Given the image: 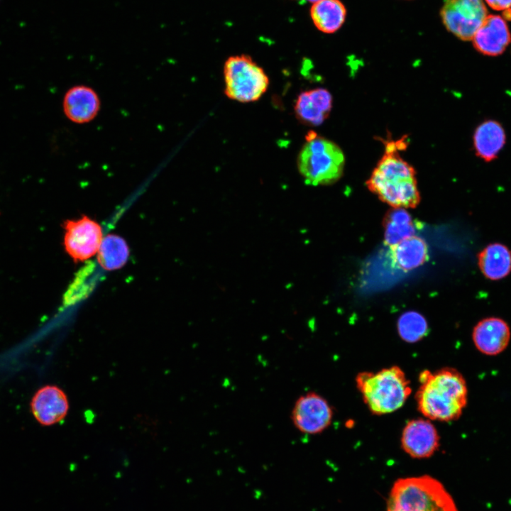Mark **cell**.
Listing matches in <instances>:
<instances>
[{
	"mask_svg": "<svg viewBox=\"0 0 511 511\" xmlns=\"http://www.w3.org/2000/svg\"><path fill=\"white\" fill-rule=\"evenodd\" d=\"M385 241L390 246L414 236L416 226L407 211L402 208H395L388 214L385 220Z\"/></svg>",
	"mask_w": 511,
	"mask_h": 511,
	"instance_id": "cell-21",
	"label": "cell"
},
{
	"mask_svg": "<svg viewBox=\"0 0 511 511\" xmlns=\"http://www.w3.org/2000/svg\"><path fill=\"white\" fill-rule=\"evenodd\" d=\"M490 7L496 11L507 10L511 7V0H485Z\"/></svg>",
	"mask_w": 511,
	"mask_h": 511,
	"instance_id": "cell-23",
	"label": "cell"
},
{
	"mask_svg": "<svg viewBox=\"0 0 511 511\" xmlns=\"http://www.w3.org/2000/svg\"><path fill=\"white\" fill-rule=\"evenodd\" d=\"M389 255L394 267L409 271L427 260L428 247L422 238L412 236L390 246Z\"/></svg>",
	"mask_w": 511,
	"mask_h": 511,
	"instance_id": "cell-16",
	"label": "cell"
},
{
	"mask_svg": "<svg viewBox=\"0 0 511 511\" xmlns=\"http://www.w3.org/2000/svg\"><path fill=\"white\" fill-rule=\"evenodd\" d=\"M346 9L340 0H319L312 4L310 18L316 28L331 34L339 30L346 18Z\"/></svg>",
	"mask_w": 511,
	"mask_h": 511,
	"instance_id": "cell-19",
	"label": "cell"
},
{
	"mask_svg": "<svg viewBox=\"0 0 511 511\" xmlns=\"http://www.w3.org/2000/svg\"><path fill=\"white\" fill-rule=\"evenodd\" d=\"M474 48L485 55L502 53L511 41L505 21L498 15L487 16L472 38Z\"/></svg>",
	"mask_w": 511,
	"mask_h": 511,
	"instance_id": "cell-14",
	"label": "cell"
},
{
	"mask_svg": "<svg viewBox=\"0 0 511 511\" xmlns=\"http://www.w3.org/2000/svg\"><path fill=\"white\" fill-rule=\"evenodd\" d=\"M356 383L369 410L378 415L400 409L412 392L404 371L396 366L375 373H360Z\"/></svg>",
	"mask_w": 511,
	"mask_h": 511,
	"instance_id": "cell-4",
	"label": "cell"
},
{
	"mask_svg": "<svg viewBox=\"0 0 511 511\" xmlns=\"http://www.w3.org/2000/svg\"><path fill=\"white\" fill-rule=\"evenodd\" d=\"M30 407L40 425L52 426L66 417L70 405L67 396L62 388L55 385H46L35 392Z\"/></svg>",
	"mask_w": 511,
	"mask_h": 511,
	"instance_id": "cell-10",
	"label": "cell"
},
{
	"mask_svg": "<svg viewBox=\"0 0 511 511\" xmlns=\"http://www.w3.org/2000/svg\"><path fill=\"white\" fill-rule=\"evenodd\" d=\"M404 141H390L367 181L368 189L394 208H414L419 202L415 171L400 155Z\"/></svg>",
	"mask_w": 511,
	"mask_h": 511,
	"instance_id": "cell-2",
	"label": "cell"
},
{
	"mask_svg": "<svg viewBox=\"0 0 511 511\" xmlns=\"http://www.w3.org/2000/svg\"><path fill=\"white\" fill-rule=\"evenodd\" d=\"M507 323L498 317H487L479 321L472 332L473 344L478 351L486 356H497L507 347L510 340Z\"/></svg>",
	"mask_w": 511,
	"mask_h": 511,
	"instance_id": "cell-13",
	"label": "cell"
},
{
	"mask_svg": "<svg viewBox=\"0 0 511 511\" xmlns=\"http://www.w3.org/2000/svg\"><path fill=\"white\" fill-rule=\"evenodd\" d=\"M416 401L419 412L429 420L450 422L458 419L467 404L468 389L456 369L446 368L422 371Z\"/></svg>",
	"mask_w": 511,
	"mask_h": 511,
	"instance_id": "cell-1",
	"label": "cell"
},
{
	"mask_svg": "<svg viewBox=\"0 0 511 511\" xmlns=\"http://www.w3.org/2000/svg\"><path fill=\"white\" fill-rule=\"evenodd\" d=\"M386 511H458L443 484L424 475L397 479L389 494Z\"/></svg>",
	"mask_w": 511,
	"mask_h": 511,
	"instance_id": "cell-3",
	"label": "cell"
},
{
	"mask_svg": "<svg viewBox=\"0 0 511 511\" xmlns=\"http://www.w3.org/2000/svg\"><path fill=\"white\" fill-rule=\"evenodd\" d=\"M333 410L328 401L317 392L300 395L290 412L294 427L300 433L316 435L326 430L331 423Z\"/></svg>",
	"mask_w": 511,
	"mask_h": 511,
	"instance_id": "cell-8",
	"label": "cell"
},
{
	"mask_svg": "<svg viewBox=\"0 0 511 511\" xmlns=\"http://www.w3.org/2000/svg\"><path fill=\"white\" fill-rule=\"evenodd\" d=\"M478 265L486 278L502 279L511 272V252L502 243H490L478 254Z\"/></svg>",
	"mask_w": 511,
	"mask_h": 511,
	"instance_id": "cell-18",
	"label": "cell"
},
{
	"mask_svg": "<svg viewBox=\"0 0 511 511\" xmlns=\"http://www.w3.org/2000/svg\"><path fill=\"white\" fill-rule=\"evenodd\" d=\"M397 330L404 341L414 343L426 336L428 324L421 314L410 311L402 314L398 319Z\"/></svg>",
	"mask_w": 511,
	"mask_h": 511,
	"instance_id": "cell-22",
	"label": "cell"
},
{
	"mask_svg": "<svg viewBox=\"0 0 511 511\" xmlns=\"http://www.w3.org/2000/svg\"><path fill=\"white\" fill-rule=\"evenodd\" d=\"M505 133L502 125L496 121L487 120L481 123L473 134V146L476 155L486 162L498 156L505 145Z\"/></svg>",
	"mask_w": 511,
	"mask_h": 511,
	"instance_id": "cell-17",
	"label": "cell"
},
{
	"mask_svg": "<svg viewBox=\"0 0 511 511\" xmlns=\"http://www.w3.org/2000/svg\"><path fill=\"white\" fill-rule=\"evenodd\" d=\"M64 246L75 261H84L97 253L103 233L101 226L87 216L64 224Z\"/></svg>",
	"mask_w": 511,
	"mask_h": 511,
	"instance_id": "cell-9",
	"label": "cell"
},
{
	"mask_svg": "<svg viewBox=\"0 0 511 511\" xmlns=\"http://www.w3.org/2000/svg\"><path fill=\"white\" fill-rule=\"evenodd\" d=\"M101 108L97 92L91 87L77 84L70 87L62 99V111L66 118L76 124L93 121Z\"/></svg>",
	"mask_w": 511,
	"mask_h": 511,
	"instance_id": "cell-11",
	"label": "cell"
},
{
	"mask_svg": "<svg viewBox=\"0 0 511 511\" xmlns=\"http://www.w3.org/2000/svg\"><path fill=\"white\" fill-rule=\"evenodd\" d=\"M297 164L306 184L325 185L341 177L345 158L336 143L309 131L298 155Z\"/></svg>",
	"mask_w": 511,
	"mask_h": 511,
	"instance_id": "cell-5",
	"label": "cell"
},
{
	"mask_svg": "<svg viewBox=\"0 0 511 511\" xmlns=\"http://www.w3.org/2000/svg\"><path fill=\"white\" fill-rule=\"evenodd\" d=\"M332 107V97L324 88H315L301 92L295 101L297 119L309 126H319L328 117Z\"/></svg>",
	"mask_w": 511,
	"mask_h": 511,
	"instance_id": "cell-15",
	"label": "cell"
},
{
	"mask_svg": "<svg viewBox=\"0 0 511 511\" xmlns=\"http://www.w3.org/2000/svg\"><path fill=\"white\" fill-rule=\"evenodd\" d=\"M440 16L450 33L470 40L485 19L487 9L483 0H444Z\"/></svg>",
	"mask_w": 511,
	"mask_h": 511,
	"instance_id": "cell-7",
	"label": "cell"
},
{
	"mask_svg": "<svg viewBox=\"0 0 511 511\" xmlns=\"http://www.w3.org/2000/svg\"><path fill=\"white\" fill-rule=\"evenodd\" d=\"M295 1L309 2V3L313 4V3L317 2V1H319V0H295Z\"/></svg>",
	"mask_w": 511,
	"mask_h": 511,
	"instance_id": "cell-24",
	"label": "cell"
},
{
	"mask_svg": "<svg viewBox=\"0 0 511 511\" xmlns=\"http://www.w3.org/2000/svg\"><path fill=\"white\" fill-rule=\"evenodd\" d=\"M401 444L403 450L412 458H428L437 450L439 436L429 419H415L404 427Z\"/></svg>",
	"mask_w": 511,
	"mask_h": 511,
	"instance_id": "cell-12",
	"label": "cell"
},
{
	"mask_svg": "<svg viewBox=\"0 0 511 511\" xmlns=\"http://www.w3.org/2000/svg\"><path fill=\"white\" fill-rule=\"evenodd\" d=\"M224 93L241 103L258 100L267 91L269 78L264 70L248 55L229 57L224 65Z\"/></svg>",
	"mask_w": 511,
	"mask_h": 511,
	"instance_id": "cell-6",
	"label": "cell"
},
{
	"mask_svg": "<svg viewBox=\"0 0 511 511\" xmlns=\"http://www.w3.org/2000/svg\"><path fill=\"white\" fill-rule=\"evenodd\" d=\"M97 255L98 263L101 268L114 270L125 265L129 256V248L123 238L109 234L103 238Z\"/></svg>",
	"mask_w": 511,
	"mask_h": 511,
	"instance_id": "cell-20",
	"label": "cell"
}]
</instances>
